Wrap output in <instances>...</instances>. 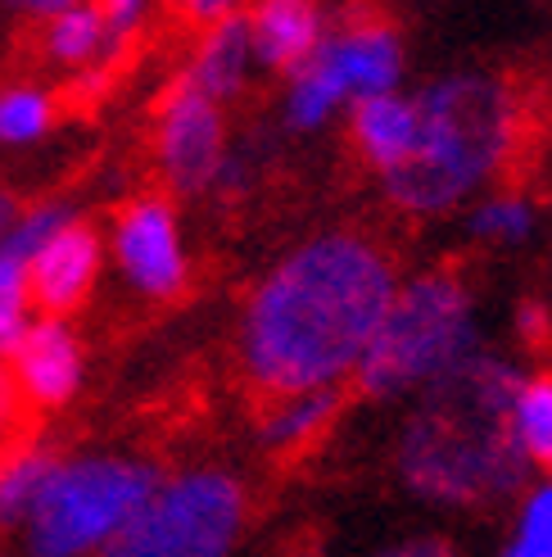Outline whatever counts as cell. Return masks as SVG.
<instances>
[{
	"label": "cell",
	"instance_id": "obj_23",
	"mask_svg": "<svg viewBox=\"0 0 552 557\" xmlns=\"http://www.w3.org/2000/svg\"><path fill=\"white\" fill-rule=\"evenodd\" d=\"M530 227H535V213L516 195H499V200H489L472 213V232L485 240H526Z\"/></svg>",
	"mask_w": 552,
	"mask_h": 557
},
{
	"label": "cell",
	"instance_id": "obj_3",
	"mask_svg": "<svg viewBox=\"0 0 552 557\" xmlns=\"http://www.w3.org/2000/svg\"><path fill=\"white\" fill-rule=\"evenodd\" d=\"M417 146L385 173L390 200L407 213H444L503 169L516 141V100L503 82L462 73L417 100Z\"/></svg>",
	"mask_w": 552,
	"mask_h": 557
},
{
	"label": "cell",
	"instance_id": "obj_10",
	"mask_svg": "<svg viewBox=\"0 0 552 557\" xmlns=\"http://www.w3.org/2000/svg\"><path fill=\"white\" fill-rule=\"evenodd\" d=\"M10 358H14V385L33 404L60 408L73 399V389L81 381V349H77V336L60 318L27 326V336L18 341V349Z\"/></svg>",
	"mask_w": 552,
	"mask_h": 557
},
{
	"label": "cell",
	"instance_id": "obj_25",
	"mask_svg": "<svg viewBox=\"0 0 552 557\" xmlns=\"http://www.w3.org/2000/svg\"><path fill=\"white\" fill-rule=\"evenodd\" d=\"M173 5H177L181 18H190V23H209V27H213V23L231 18L240 0H173Z\"/></svg>",
	"mask_w": 552,
	"mask_h": 557
},
{
	"label": "cell",
	"instance_id": "obj_14",
	"mask_svg": "<svg viewBox=\"0 0 552 557\" xmlns=\"http://www.w3.org/2000/svg\"><path fill=\"white\" fill-rule=\"evenodd\" d=\"M353 141L367 163H376L380 173H394L412 154V146H417V104L394 91L357 100L353 104Z\"/></svg>",
	"mask_w": 552,
	"mask_h": 557
},
{
	"label": "cell",
	"instance_id": "obj_19",
	"mask_svg": "<svg viewBox=\"0 0 552 557\" xmlns=\"http://www.w3.org/2000/svg\"><path fill=\"white\" fill-rule=\"evenodd\" d=\"M104 46H109V33H104V18L96 5H81L77 0V5L60 10L46 23V54L54 64H68V69L91 64Z\"/></svg>",
	"mask_w": 552,
	"mask_h": 557
},
{
	"label": "cell",
	"instance_id": "obj_5",
	"mask_svg": "<svg viewBox=\"0 0 552 557\" xmlns=\"http://www.w3.org/2000/svg\"><path fill=\"white\" fill-rule=\"evenodd\" d=\"M159 485V471L136 458H77L60 462L27 517L33 557H87L104 548L136 517Z\"/></svg>",
	"mask_w": 552,
	"mask_h": 557
},
{
	"label": "cell",
	"instance_id": "obj_26",
	"mask_svg": "<svg viewBox=\"0 0 552 557\" xmlns=\"http://www.w3.org/2000/svg\"><path fill=\"white\" fill-rule=\"evenodd\" d=\"M376 557H457V548L439 535H417V540H403V544H390Z\"/></svg>",
	"mask_w": 552,
	"mask_h": 557
},
{
	"label": "cell",
	"instance_id": "obj_1",
	"mask_svg": "<svg viewBox=\"0 0 552 557\" xmlns=\"http://www.w3.org/2000/svg\"><path fill=\"white\" fill-rule=\"evenodd\" d=\"M394 290V263L363 236L336 232L299 245L244 309V372L276 399L336 385L363 363Z\"/></svg>",
	"mask_w": 552,
	"mask_h": 557
},
{
	"label": "cell",
	"instance_id": "obj_20",
	"mask_svg": "<svg viewBox=\"0 0 552 557\" xmlns=\"http://www.w3.org/2000/svg\"><path fill=\"white\" fill-rule=\"evenodd\" d=\"M344 100V91H340V82L326 73V64L313 60L309 64H299L294 73H290V96H286V114H290V123L294 127H322L326 119H330V109H336Z\"/></svg>",
	"mask_w": 552,
	"mask_h": 557
},
{
	"label": "cell",
	"instance_id": "obj_13",
	"mask_svg": "<svg viewBox=\"0 0 552 557\" xmlns=\"http://www.w3.org/2000/svg\"><path fill=\"white\" fill-rule=\"evenodd\" d=\"M250 46L267 69H299L322 46V10L313 0H254Z\"/></svg>",
	"mask_w": 552,
	"mask_h": 557
},
{
	"label": "cell",
	"instance_id": "obj_6",
	"mask_svg": "<svg viewBox=\"0 0 552 557\" xmlns=\"http://www.w3.org/2000/svg\"><path fill=\"white\" fill-rule=\"evenodd\" d=\"M244 525V490L227 471L159 481L136 517L104 544V557H227Z\"/></svg>",
	"mask_w": 552,
	"mask_h": 557
},
{
	"label": "cell",
	"instance_id": "obj_2",
	"mask_svg": "<svg viewBox=\"0 0 552 557\" xmlns=\"http://www.w3.org/2000/svg\"><path fill=\"white\" fill-rule=\"evenodd\" d=\"M516 385V372L493 354H472L430 381L399 435L403 485L449 508L507 498L526 476V458L512 440Z\"/></svg>",
	"mask_w": 552,
	"mask_h": 557
},
{
	"label": "cell",
	"instance_id": "obj_4",
	"mask_svg": "<svg viewBox=\"0 0 552 557\" xmlns=\"http://www.w3.org/2000/svg\"><path fill=\"white\" fill-rule=\"evenodd\" d=\"M476 354L472 295L453 272H426L394 290L376 336L357 363V385L376 399L426 389Z\"/></svg>",
	"mask_w": 552,
	"mask_h": 557
},
{
	"label": "cell",
	"instance_id": "obj_7",
	"mask_svg": "<svg viewBox=\"0 0 552 557\" xmlns=\"http://www.w3.org/2000/svg\"><path fill=\"white\" fill-rule=\"evenodd\" d=\"M154 150L173 190L181 195L209 190L223 177V119H217V104L190 87H177L159 109Z\"/></svg>",
	"mask_w": 552,
	"mask_h": 557
},
{
	"label": "cell",
	"instance_id": "obj_8",
	"mask_svg": "<svg viewBox=\"0 0 552 557\" xmlns=\"http://www.w3.org/2000/svg\"><path fill=\"white\" fill-rule=\"evenodd\" d=\"M114 255L127 282L150 299H173L186 286V255L177 240V218L163 200H136L118 213Z\"/></svg>",
	"mask_w": 552,
	"mask_h": 557
},
{
	"label": "cell",
	"instance_id": "obj_24",
	"mask_svg": "<svg viewBox=\"0 0 552 557\" xmlns=\"http://www.w3.org/2000/svg\"><path fill=\"white\" fill-rule=\"evenodd\" d=\"M146 5L150 0H100V18H104V33H109V46H118V41H127L136 27H141V18H146Z\"/></svg>",
	"mask_w": 552,
	"mask_h": 557
},
{
	"label": "cell",
	"instance_id": "obj_9",
	"mask_svg": "<svg viewBox=\"0 0 552 557\" xmlns=\"http://www.w3.org/2000/svg\"><path fill=\"white\" fill-rule=\"evenodd\" d=\"M96 272H100V240L91 227H81V222L68 218L64 227H54L41 240L33 263H27V295H33L50 318H60L87 299Z\"/></svg>",
	"mask_w": 552,
	"mask_h": 557
},
{
	"label": "cell",
	"instance_id": "obj_16",
	"mask_svg": "<svg viewBox=\"0 0 552 557\" xmlns=\"http://www.w3.org/2000/svg\"><path fill=\"white\" fill-rule=\"evenodd\" d=\"M340 412V395L336 385L326 389H303V395H281L276 399V408H267L263 417V444L276 454H290V449H303V444H313L330 422H336Z\"/></svg>",
	"mask_w": 552,
	"mask_h": 557
},
{
	"label": "cell",
	"instance_id": "obj_17",
	"mask_svg": "<svg viewBox=\"0 0 552 557\" xmlns=\"http://www.w3.org/2000/svg\"><path fill=\"white\" fill-rule=\"evenodd\" d=\"M54 467H60V458L41 449V444H18V449L0 458V525L5 531L10 525H27V517H33V508L41 504V494L54 476Z\"/></svg>",
	"mask_w": 552,
	"mask_h": 557
},
{
	"label": "cell",
	"instance_id": "obj_27",
	"mask_svg": "<svg viewBox=\"0 0 552 557\" xmlns=\"http://www.w3.org/2000/svg\"><path fill=\"white\" fill-rule=\"evenodd\" d=\"M520 331H526L530 345H539L548 336V313L539 309V304H526V309H520Z\"/></svg>",
	"mask_w": 552,
	"mask_h": 557
},
{
	"label": "cell",
	"instance_id": "obj_21",
	"mask_svg": "<svg viewBox=\"0 0 552 557\" xmlns=\"http://www.w3.org/2000/svg\"><path fill=\"white\" fill-rule=\"evenodd\" d=\"M50 100L33 87H14L0 96V141H10V146H27V141H37V136L50 127Z\"/></svg>",
	"mask_w": 552,
	"mask_h": 557
},
{
	"label": "cell",
	"instance_id": "obj_12",
	"mask_svg": "<svg viewBox=\"0 0 552 557\" xmlns=\"http://www.w3.org/2000/svg\"><path fill=\"white\" fill-rule=\"evenodd\" d=\"M317 60L353 100L385 96L399 82V41L385 23H353L340 37L317 46Z\"/></svg>",
	"mask_w": 552,
	"mask_h": 557
},
{
	"label": "cell",
	"instance_id": "obj_18",
	"mask_svg": "<svg viewBox=\"0 0 552 557\" xmlns=\"http://www.w3.org/2000/svg\"><path fill=\"white\" fill-rule=\"evenodd\" d=\"M512 440L526 462L552 471V372L516 385L512 399Z\"/></svg>",
	"mask_w": 552,
	"mask_h": 557
},
{
	"label": "cell",
	"instance_id": "obj_15",
	"mask_svg": "<svg viewBox=\"0 0 552 557\" xmlns=\"http://www.w3.org/2000/svg\"><path fill=\"white\" fill-rule=\"evenodd\" d=\"M250 60H254V46H250V23H244L240 14L223 18L209 27L204 46L196 50V60H190L181 87L200 91L204 100H227L240 91L244 73H250Z\"/></svg>",
	"mask_w": 552,
	"mask_h": 557
},
{
	"label": "cell",
	"instance_id": "obj_28",
	"mask_svg": "<svg viewBox=\"0 0 552 557\" xmlns=\"http://www.w3.org/2000/svg\"><path fill=\"white\" fill-rule=\"evenodd\" d=\"M14 10H23V14H41V18H54L60 10H68V5H77V0H10Z\"/></svg>",
	"mask_w": 552,
	"mask_h": 557
},
{
	"label": "cell",
	"instance_id": "obj_29",
	"mask_svg": "<svg viewBox=\"0 0 552 557\" xmlns=\"http://www.w3.org/2000/svg\"><path fill=\"white\" fill-rule=\"evenodd\" d=\"M10 227H14V205H10V195H0V236Z\"/></svg>",
	"mask_w": 552,
	"mask_h": 557
},
{
	"label": "cell",
	"instance_id": "obj_22",
	"mask_svg": "<svg viewBox=\"0 0 552 557\" xmlns=\"http://www.w3.org/2000/svg\"><path fill=\"white\" fill-rule=\"evenodd\" d=\"M503 557H552V485H539L526 508H520V525Z\"/></svg>",
	"mask_w": 552,
	"mask_h": 557
},
{
	"label": "cell",
	"instance_id": "obj_11",
	"mask_svg": "<svg viewBox=\"0 0 552 557\" xmlns=\"http://www.w3.org/2000/svg\"><path fill=\"white\" fill-rule=\"evenodd\" d=\"M68 209L60 205H41L27 218H14V227L0 236V358H10L18 341L27 336V263L41 249V240L64 227Z\"/></svg>",
	"mask_w": 552,
	"mask_h": 557
}]
</instances>
